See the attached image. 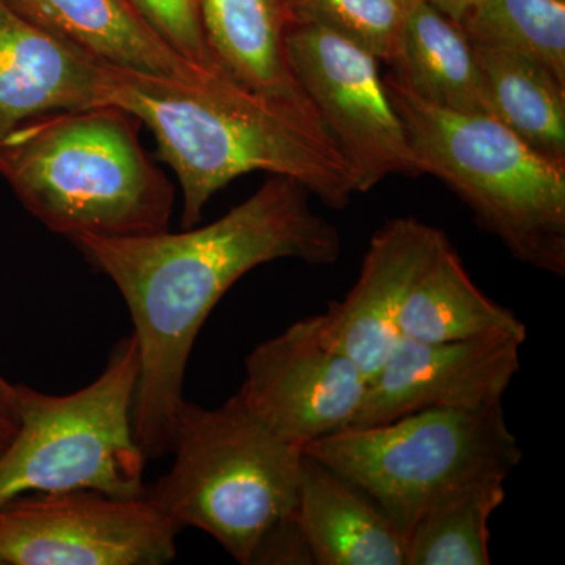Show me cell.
Here are the masks:
<instances>
[{
    "instance_id": "1",
    "label": "cell",
    "mask_w": 565,
    "mask_h": 565,
    "mask_svg": "<svg viewBox=\"0 0 565 565\" xmlns=\"http://www.w3.org/2000/svg\"><path fill=\"white\" fill-rule=\"evenodd\" d=\"M299 181L273 177L217 221L132 237L76 236L93 269L120 291L139 349L134 435L145 459L172 451L185 370L200 330L245 274L278 259L337 263V226Z\"/></svg>"
},
{
    "instance_id": "2",
    "label": "cell",
    "mask_w": 565,
    "mask_h": 565,
    "mask_svg": "<svg viewBox=\"0 0 565 565\" xmlns=\"http://www.w3.org/2000/svg\"><path fill=\"white\" fill-rule=\"evenodd\" d=\"M109 103L150 129L158 158L180 182L182 228L195 226L215 193L252 172L292 178L334 210L355 193L327 134L218 68L189 79L110 70Z\"/></svg>"
},
{
    "instance_id": "3",
    "label": "cell",
    "mask_w": 565,
    "mask_h": 565,
    "mask_svg": "<svg viewBox=\"0 0 565 565\" xmlns=\"http://www.w3.org/2000/svg\"><path fill=\"white\" fill-rule=\"evenodd\" d=\"M140 129L114 104L33 118L0 145V178L25 211L70 241L166 232L174 188Z\"/></svg>"
},
{
    "instance_id": "4",
    "label": "cell",
    "mask_w": 565,
    "mask_h": 565,
    "mask_svg": "<svg viewBox=\"0 0 565 565\" xmlns=\"http://www.w3.org/2000/svg\"><path fill=\"white\" fill-rule=\"evenodd\" d=\"M170 452L173 465L148 497L180 530L210 534L236 563L253 565L266 535L296 514L303 451L237 393L215 408L184 401Z\"/></svg>"
},
{
    "instance_id": "5",
    "label": "cell",
    "mask_w": 565,
    "mask_h": 565,
    "mask_svg": "<svg viewBox=\"0 0 565 565\" xmlns=\"http://www.w3.org/2000/svg\"><path fill=\"white\" fill-rule=\"evenodd\" d=\"M419 173L440 178L519 262L565 274V166L497 118L441 109L385 77Z\"/></svg>"
},
{
    "instance_id": "6",
    "label": "cell",
    "mask_w": 565,
    "mask_h": 565,
    "mask_svg": "<svg viewBox=\"0 0 565 565\" xmlns=\"http://www.w3.org/2000/svg\"><path fill=\"white\" fill-rule=\"evenodd\" d=\"M136 338L115 345L103 373L70 394L17 385L18 427L0 452V505L25 493L96 490L147 494L143 452L134 435L139 381Z\"/></svg>"
},
{
    "instance_id": "7",
    "label": "cell",
    "mask_w": 565,
    "mask_h": 565,
    "mask_svg": "<svg viewBox=\"0 0 565 565\" xmlns=\"http://www.w3.org/2000/svg\"><path fill=\"white\" fill-rule=\"evenodd\" d=\"M303 452L362 490L405 537L448 487L478 475L509 476L522 460L501 404L348 427L305 446Z\"/></svg>"
},
{
    "instance_id": "8",
    "label": "cell",
    "mask_w": 565,
    "mask_h": 565,
    "mask_svg": "<svg viewBox=\"0 0 565 565\" xmlns=\"http://www.w3.org/2000/svg\"><path fill=\"white\" fill-rule=\"evenodd\" d=\"M286 55L343 156L355 193L370 192L393 174H422L377 57L344 36L300 24L286 32Z\"/></svg>"
},
{
    "instance_id": "9",
    "label": "cell",
    "mask_w": 565,
    "mask_h": 565,
    "mask_svg": "<svg viewBox=\"0 0 565 565\" xmlns=\"http://www.w3.org/2000/svg\"><path fill=\"white\" fill-rule=\"evenodd\" d=\"M180 531L148 494L25 493L0 505V565L169 564Z\"/></svg>"
},
{
    "instance_id": "10",
    "label": "cell",
    "mask_w": 565,
    "mask_h": 565,
    "mask_svg": "<svg viewBox=\"0 0 565 565\" xmlns=\"http://www.w3.org/2000/svg\"><path fill=\"white\" fill-rule=\"evenodd\" d=\"M366 388L363 371L327 343L311 316L248 353L237 394L273 433L303 451L348 429Z\"/></svg>"
},
{
    "instance_id": "11",
    "label": "cell",
    "mask_w": 565,
    "mask_h": 565,
    "mask_svg": "<svg viewBox=\"0 0 565 565\" xmlns=\"http://www.w3.org/2000/svg\"><path fill=\"white\" fill-rule=\"evenodd\" d=\"M525 340L482 338L422 343L401 337L349 427H370L426 411H475L501 404L520 371Z\"/></svg>"
},
{
    "instance_id": "12",
    "label": "cell",
    "mask_w": 565,
    "mask_h": 565,
    "mask_svg": "<svg viewBox=\"0 0 565 565\" xmlns=\"http://www.w3.org/2000/svg\"><path fill=\"white\" fill-rule=\"evenodd\" d=\"M448 243L444 232L418 218L386 222L374 233L351 291L318 315L327 343L348 355L367 382L399 341V315L412 286Z\"/></svg>"
},
{
    "instance_id": "13",
    "label": "cell",
    "mask_w": 565,
    "mask_h": 565,
    "mask_svg": "<svg viewBox=\"0 0 565 565\" xmlns=\"http://www.w3.org/2000/svg\"><path fill=\"white\" fill-rule=\"evenodd\" d=\"M110 68L0 0V145L24 122L106 106Z\"/></svg>"
},
{
    "instance_id": "14",
    "label": "cell",
    "mask_w": 565,
    "mask_h": 565,
    "mask_svg": "<svg viewBox=\"0 0 565 565\" xmlns=\"http://www.w3.org/2000/svg\"><path fill=\"white\" fill-rule=\"evenodd\" d=\"M200 14L212 62L223 74L327 134L289 66L286 0H200Z\"/></svg>"
},
{
    "instance_id": "15",
    "label": "cell",
    "mask_w": 565,
    "mask_h": 565,
    "mask_svg": "<svg viewBox=\"0 0 565 565\" xmlns=\"http://www.w3.org/2000/svg\"><path fill=\"white\" fill-rule=\"evenodd\" d=\"M28 20L106 68L189 79L185 61L145 21L131 0H9Z\"/></svg>"
},
{
    "instance_id": "16",
    "label": "cell",
    "mask_w": 565,
    "mask_h": 565,
    "mask_svg": "<svg viewBox=\"0 0 565 565\" xmlns=\"http://www.w3.org/2000/svg\"><path fill=\"white\" fill-rule=\"evenodd\" d=\"M296 519L315 565H405V535L362 490L303 452Z\"/></svg>"
},
{
    "instance_id": "17",
    "label": "cell",
    "mask_w": 565,
    "mask_h": 565,
    "mask_svg": "<svg viewBox=\"0 0 565 565\" xmlns=\"http://www.w3.org/2000/svg\"><path fill=\"white\" fill-rule=\"evenodd\" d=\"M394 79L423 102L462 114H486L473 44L459 22L427 0H411L396 55Z\"/></svg>"
},
{
    "instance_id": "18",
    "label": "cell",
    "mask_w": 565,
    "mask_h": 565,
    "mask_svg": "<svg viewBox=\"0 0 565 565\" xmlns=\"http://www.w3.org/2000/svg\"><path fill=\"white\" fill-rule=\"evenodd\" d=\"M401 337L422 343H456L493 337L526 341V326L471 280L446 244L412 286L399 315Z\"/></svg>"
},
{
    "instance_id": "19",
    "label": "cell",
    "mask_w": 565,
    "mask_h": 565,
    "mask_svg": "<svg viewBox=\"0 0 565 565\" xmlns=\"http://www.w3.org/2000/svg\"><path fill=\"white\" fill-rule=\"evenodd\" d=\"M471 44L490 117L539 154L565 166V84L523 55Z\"/></svg>"
},
{
    "instance_id": "20",
    "label": "cell",
    "mask_w": 565,
    "mask_h": 565,
    "mask_svg": "<svg viewBox=\"0 0 565 565\" xmlns=\"http://www.w3.org/2000/svg\"><path fill=\"white\" fill-rule=\"evenodd\" d=\"M503 473H484L434 498L405 537V565H489L493 512L504 503Z\"/></svg>"
},
{
    "instance_id": "21",
    "label": "cell",
    "mask_w": 565,
    "mask_h": 565,
    "mask_svg": "<svg viewBox=\"0 0 565 565\" xmlns=\"http://www.w3.org/2000/svg\"><path fill=\"white\" fill-rule=\"evenodd\" d=\"M460 25L473 43L523 55L565 84V0H476Z\"/></svg>"
},
{
    "instance_id": "22",
    "label": "cell",
    "mask_w": 565,
    "mask_h": 565,
    "mask_svg": "<svg viewBox=\"0 0 565 565\" xmlns=\"http://www.w3.org/2000/svg\"><path fill=\"white\" fill-rule=\"evenodd\" d=\"M411 0H286L291 24L337 33L392 65ZM289 24V25H291Z\"/></svg>"
},
{
    "instance_id": "23",
    "label": "cell",
    "mask_w": 565,
    "mask_h": 565,
    "mask_svg": "<svg viewBox=\"0 0 565 565\" xmlns=\"http://www.w3.org/2000/svg\"><path fill=\"white\" fill-rule=\"evenodd\" d=\"M145 21L185 61L200 68L212 62L200 14V0H131Z\"/></svg>"
},
{
    "instance_id": "24",
    "label": "cell",
    "mask_w": 565,
    "mask_h": 565,
    "mask_svg": "<svg viewBox=\"0 0 565 565\" xmlns=\"http://www.w3.org/2000/svg\"><path fill=\"white\" fill-rule=\"evenodd\" d=\"M315 565L296 514L275 526L256 552L253 565Z\"/></svg>"
},
{
    "instance_id": "25",
    "label": "cell",
    "mask_w": 565,
    "mask_h": 565,
    "mask_svg": "<svg viewBox=\"0 0 565 565\" xmlns=\"http://www.w3.org/2000/svg\"><path fill=\"white\" fill-rule=\"evenodd\" d=\"M435 9L440 10L446 17L452 21L459 22L463 20L468 10L473 7L476 0H427Z\"/></svg>"
},
{
    "instance_id": "26",
    "label": "cell",
    "mask_w": 565,
    "mask_h": 565,
    "mask_svg": "<svg viewBox=\"0 0 565 565\" xmlns=\"http://www.w3.org/2000/svg\"><path fill=\"white\" fill-rule=\"evenodd\" d=\"M0 411L17 416V385L0 374Z\"/></svg>"
},
{
    "instance_id": "27",
    "label": "cell",
    "mask_w": 565,
    "mask_h": 565,
    "mask_svg": "<svg viewBox=\"0 0 565 565\" xmlns=\"http://www.w3.org/2000/svg\"><path fill=\"white\" fill-rule=\"evenodd\" d=\"M18 418L14 415L0 411V452L10 444L14 433H17Z\"/></svg>"
}]
</instances>
